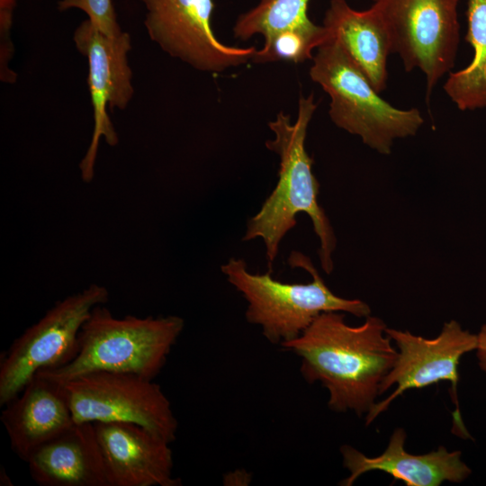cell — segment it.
I'll return each instance as SVG.
<instances>
[{
  "label": "cell",
  "instance_id": "cell-10",
  "mask_svg": "<svg viewBox=\"0 0 486 486\" xmlns=\"http://www.w3.org/2000/svg\"><path fill=\"white\" fill-rule=\"evenodd\" d=\"M147 32L165 52L207 72H220L252 60L256 49L222 43L211 24L213 0H140Z\"/></svg>",
  "mask_w": 486,
  "mask_h": 486
},
{
  "label": "cell",
  "instance_id": "cell-7",
  "mask_svg": "<svg viewBox=\"0 0 486 486\" xmlns=\"http://www.w3.org/2000/svg\"><path fill=\"white\" fill-rule=\"evenodd\" d=\"M75 423L127 422L166 441L176 438L178 422L161 387L137 374L95 371L61 383Z\"/></svg>",
  "mask_w": 486,
  "mask_h": 486
},
{
  "label": "cell",
  "instance_id": "cell-3",
  "mask_svg": "<svg viewBox=\"0 0 486 486\" xmlns=\"http://www.w3.org/2000/svg\"><path fill=\"white\" fill-rule=\"evenodd\" d=\"M95 306L78 334L77 351L68 364L36 375L65 383L95 371L120 372L154 380L184 328L175 315L116 318Z\"/></svg>",
  "mask_w": 486,
  "mask_h": 486
},
{
  "label": "cell",
  "instance_id": "cell-16",
  "mask_svg": "<svg viewBox=\"0 0 486 486\" xmlns=\"http://www.w3.org/2000/svg\"><path fill=\"white\" fill-rule=\"evenodd\" d=\"M323 25L380 94L387 86L390 37L377 5L357 11L346 0H330Z\"/></svg>",
  "mask_w": 486,
  "mask_h": 486
},
{
  "label": "cell",
  "instance_id": "cell-21",
  "mask_svg": "<svg viewBox=\"0 0 486 486\" xmlns=\"http://www.w3.org/2000/svg\"><path fill=\"white\" fill-rule=\"evenodd\" d=\"M18 0H0V77L2 82L14 83L17 76L9 68L14 55L11 40L14 12Z\"/></svg>",
  "mask_w": 486,
  "mask_h": 486
},
{
  "label": "cell",
  "instance_id": "cell-24",
  "mask_svg": "<svg viewBox=\"0 0 486 486\" xmlns=\"http://www.w3.org/2000/svg\"><path fill=\"white\" fill-rule=\"evenodd\" d=\"M374 2L377 1V0H373Z\"/></svg>",
  "mask_w": 486,
  "mask_h": 486
},
{
  "label": "cell",
  "instance_id": "cell-23",
  "mask_svg": "<svg viewBox=\"0 0 486 486\" xmlns=\"http://www.w3.org/2000/svg\"><path fill=\"white\" fill-rule=\"evenodd\" d=\"M0 484L6 486V485H13L11 479L8 477V475L5 472L4 469H1V476H0Z\"/></svg>",
  "mask_w": 486,
  "mask_h": 486
},
{
  "label": "cell",
  "instance_id": "cell-2",
  "mask_svg": "<svg viewBox=\"0 0 486 486\" xmlns=\"http://www.w3.org/2000/svg\"><path fill=\"white\" fill-rule=\"evenodd\" d=\"M316 108L312 94L307 97L301 95L295 122L280 112L268 123L274 138L266 140V147L280 158L278 181L259 211L248 220L242 240H263L270 272L281 241L296 226V215L300 212L309 215L320 239L318 254L323 271L328 274L333 270L332 254L337 238L329 219L318 202L320 183L312 172L313 158L305 148L308 126Z\"/></svg>",
  "mask_w": 486,
  "mask_h": 486
},
{
  "label": "cell",
  "instance_id": "cell-1",
  "mask_svg": "<svg viewBox=\"0 0 486 486\" xmlns=\"http://www.w3.org/2000/svg\"><path fill=\"white\" fill-rule=\"evenodd\" d=\"M386 328L378 317L369 315L352 327L344 314L328 311L281 346L302 359L300 371L307 382H320L328 391L331 410L362 416L375 403L381 382L398 356Z\"/></svg>",
  "mask_w": 486,
  "mask_h": 486
},
{
  "label": "cell",
  "instance_id": "cell-11",
  "mask_svg": "<svg viewBox=\"0 0 486 486\" xmlns=\"http://www.w3.org/2000/svg\"><path fill=\"white\" fill-rule=\"evenodd\" d=\"M73 40L88 63L87 83L94 111V130L79 168L82 179L89 183L94 177L100 139L104 138L110 146H115L119 141L106 107L123 110L134 94L132 72L128 62L131 44L129 33L106 35L89 19L78 25Z\"/></svg>",
  "mask_w": 486,
  "mask_h": 486
},
{
  "label": "cell",
  "instance_id": "cell-22",
  "mask_svg": "<svg viewBox=\"0 0 486 486\" xmlns=\"http://www.w3.org/2000/svg\"><path fill=\"white\" fill-rule=\"evenodd\" d=\"M477 357L482 370L486 372V324L483 325L477 335Z\"/></svg>",
  "mask_w": 486,
  "mask_h": 486
},
{
  "label": "cell",
  "instance_id": "cell-20",
  "mask_svg": "<svg viewBox=\"0 0 486 486\" xmlns=\"http://www.w3.org/2000/svg\"><path fill=\"white\" fill-rule=\"evenodd\" d=\"M76 8L86 14L88 19L102 32L109 36H118L123 32L117 21L112 0H59L60 12Z\"/></svg>",
  "mask_w": 486,
  "mask_h": 486
},
{
  "label": "cell",
  "instance_id": "cell-5",
  "mask_svg": "<svg viewBox=\"0 0 486 486\" xmlns=\"http://www.w3.org/2000/svg\"><path fill=\"white\" fill-rule=\"evenodd\" d=\"M312 59L310 76L330 97L331 121L380 154L389 155L394 140L414 136L424 123L418 109H398L382 99L335 38Z\"/></svg>",
  "mask_w": 486,
  "mask_h": 486
},
{
  "label": "cell",
  "instance_id": "cell-12",
  "mask_svg": "<svg viewBox=\"0 0 486 486\" xmlns=\"http://www.w3.org/2000/svg\"><path fill=\"white\" fill-rule=\"evenodd\" d=\"M109 486H180L169 442L127 422H94Z\"/></svg>",
  "mask_w": 486,
  "mask_h": 486
},
{
  "label": "cell",
  "instance_id": "cell-8",
  "mask_svg": "<svg viewBox=\"0 0 486 486\" xmlns=\"http://www.w3.org/2000/svg\"><path fill=\"white\" fill-rule=\"evenodd\" d=\"M460 0H377L392 52L408 72L426 76L428 100L434 86L454 67L460 43Z\"/></svg>",
  "mask_w": 486,
  "mask_h": 486
},
{
  "label": "cell",
  "instance_id": "cell-18",
  "mask_svg": "<svg viewBox=\"0 0 486 486\" xmlns=\"http://www.w3.org/2000/svg\"><path fill=\"white\" fill-rule=\"evenodd\" d=\"M310 0H260L242 14L233 27L234 36L247 40L255 34L265 40L284 30L308 28L315 23L308 16Z\"/></svg>",
  "mask_w": 486,
  "mask_h": 486
},
{
  "label": "cell",
  "instance_id": "cell-17",
  "mask_svg": "<svg viewBox=\"0 0 486 486\" xmlns=\"http://www.w3.org/2000/svg\"><path fill=\"white\" fill-rule=\"evenodd\" d=\"M465 40L473 50L470 64L450 72L444 90L461 111L486 108V0H467Z\"/></svg>",
  "mask_w": 486,
  "mask_h": 486
},
{
  "label": "cell",
  "instance_id": "cell-19",
  "mask_svg": "<svg viewBox=\"0 0 486 486\" xmlns=\"http://www.w3.org/2000/svg\"><path fill=\"white\" fill-rule=\"evenodd\" d=\"M330 38L331 35L324 25L314 24L308 28L284 30L265 40L263 48L256 50L252 61L303 62L313 58V50L318 49Z\"/></svg>",
  "mask_w": 486,
  "mask_h": 486
},
{
  "label": "cell",
  "instance_id": "cell-15",
  "mask_svg": "<svg viewBox=\"0 0 486 486\" xmlns=\"http://www.w3.org/2000/svg\"><path fill=\"white\" fill-rule=\"evenodd\" d=\"M40 486H109L94 423H75L27 459Z\"/></svg>",
  "mask_w": 486,
  "mask_h": 486
},
{
  "label": "cell",
  "instance_id": "cell-13",
  "mask_svg": "<svg viewBox=\"0 0 486 486\" xmlns=\"http://www.w3.org/2000/svg\"><path fill=\"white\" fill-rule=\"evenodd\" d=\"M0 419L11 448L24 462L75 424L63 385L39 375L4 406Z\"/></svg>",
  "mask_w": 486,
  "mask_h": 486
},
{
  "label": "cell",
  "instance_id": "cell-14",
  "mask_svg": "<svg viewBox=\"0 0 486 486\" xmlns=\"http://www.w3.org/2000/svg\"><path fill=\"white\" fill-rule=\"evenodd\" d=\"M406 432L396 428L382 454L368 457L350 446H342L343 465L349 476L340 482L351 486L355 481L370 471H382L402 481L407 486H439L447 481L461 482L471 473V469L461 460V452H448L446 447L425 454H412L405 451Z\"/></svg>",
  "mask_w": 486,
  "mask_h": 486
},
{
  "label": "cell",
  "instance_id": "cell-4",
  "mask_svg": "<svg viewBox=\"0 0 486 486\" xmlns=\"http://www.w3.org/2000/svg\"><path fill=\"white\" fill-rule=\"evenodd\" d=\"M288 264L291 267L307 271L312 281L288 284L273 278L270 271L253 274L242 258L231 257L220 266L228 282L248 302L245 313L248 322L260 326L270 343L281 346L295 339L323 312H347L358 318L371 314V309L364 302L333 293L309 256L293 250Z\"/></svg>",
  "mask_w": 486,
  "mask_h": 486
},
{
  "label": "cell",
  "instance_id": "cell-9",
  "mask_svg": "<svg viewBox=\"0 0 486 486\" xmlns=\"http://www.w3.org/2000/svg\"><path fill=\"white\" fill-rule=\"evenodd\" d=\"M385 332L396 344L398 356L392 368L381 382L379 394L394 384L397 387L390 396L371 407L366 413L365 425H370L406 391L448 381L451 382V399L455 406L452 413V433L464 439L470 438L462 420L457 399L458 365L462 356L476 349L477 335L463 329L455 320L445 323L435 338H425L408 330L388 328Z\"/></svg>",
  "mask_w": 486,
  "mask_h": 486
},
{
  "label": "cell",
  "instance_id": "cell-6",
  "mask_svg": "<svg viewBox=\"0 0 486 486\" xmlns=\"http://www.w3.org/2000/svg\"><path fill=\"white\" fill-rule=\"evenodd\" d=\"M109 300L105 286L90 284L58 301L2 353L0 406L4 407L42 370L69 363L77 351L78 334L92 310Z\"/></svg>",
  "mask_w": 486,
  "mask_h": 486
}]
</instances>
